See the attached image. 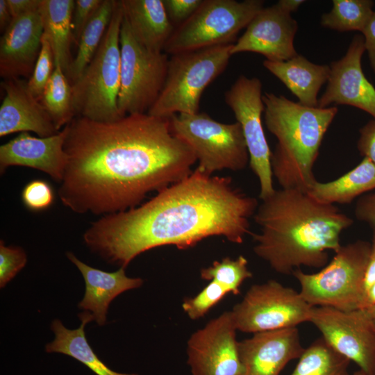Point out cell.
Listing matches in <instances>:
<instances>
[{
    "label": "cell",
    "mask_w": 375,
    "mask_h": 375,
    "mask_svg": "<svg viewBox=\"0 0 375 375\" xmlns=\"http://www.w3.org/2000/svg\"><path fill=\"white\" fill-rule=\"evenodd\" d=\"M67 165L58 189L74 212L102 216L138 206L192 173L197 158L169 118L128 115L110 122L75 117L66 125Z\"/></svg>",
    "instance_id": "obj_1"
},
{
    "label": "cell",
    "mask_w": 375,
    "mask_h": 375,
    "mask_svg": "<svg viewBox=\"0 0 375 375\" xmlns=\"http://www.w3.org/2000/svg\"><path fill=\"white\" fill-rule=\"evenodd\" d=\"M258 207L257 199L235 187L231 178L197 167L146 203L92 222L83 238L92 252L126 269L158 247L188 249L213 236L242 244Z\"/></svg>",
    "instance_id": "obj_2"
},
{
    "label": "cell",
    "mask_w": 375,
    "mask_h": 375,
    "mask_svg": "<svg viewBox=\"0 0 375 375\" xmlns=\"http://www.w3.org/2000/svg\"><path fill=\"white\" fill-rule=\"evenodd\" d=\"M262 201L254 215L260 231L253 235V251L281 274L326 266L328 251L340 249L341 233L353 222L336 206L294 189L276 190Z\"/></svg>",
    "instance_id": "obj_3"
},
{
    "label": "cell",
    "mask_w": 375,
    "mask_h": 375,
    "mask_svg": "<svg viewBox=\"0 0 375 375\" xmlns=\"http://www.w3.org/2000/svg\"><path fill=\"white\" fill-rule=\"evenodd\" d=\"M262 101L266 127L277 139L273 176L283 189L308 192L317 181L313 166L338 108L308 107L272 92H265Z\"/></svg>",
    "instance_id": "obj_4"
},
{
    "label": "cell",
    "mask_w": 375,
    "mask_h": 375,
    "mask_svg": "<svg viewBox=\"0 0 375 375\" xmlns=\"http://www.w3.org/2000/svg\"><path fill=\"white\" fill-rule=\"evenodd\" d=\"M124 17L116 1L111 21L92 59L72 85L75 117L110 122L122 118L117 100L121 84L120 31Z\"/></svg>",
    "instance_id": "obj_5"
},
{
    "label": "cell",
    "mask_w": 375,
    "mask_h": 375,
    "mask_svg": "<svg viewBox=\"0 0 375 375\" xmlns=\"http://www.w3.org/2000/svg\"><path fill=\"white\" fill-rule=\"evenodd\" d=\"M370 251V242L357 240L341 246L331 262L316 273L295 269L292 275L301 297L312 306L344 311L365 308L364 277Z\"/></svg>",
    "instance_id": "obj_6"
},
{
    "label": "cell",
    "mask_w": 375,
    "mask_h": 375,
    "mask_svg": "<svg viewBox=\"0 0 375 375\" xmlns=\"http://www.w3.org/2000/svg\"><path fill=\"white\" fill-rule=\"evenodd\" d=\"M232 45L172 55L169 59L164 87L147 113L169 118L176 114L198 112L203 91L226 68L232 56Z\"/></svg>",
    "instance_id": "obj_7"
},
{
    "label": "cell",
    "mask_w": 375,
    "mask_h": 375,
    "mask_svg": "<svg viewBox=\"0 0 375 375\" xmlns=\"http://www.w3.org/2000/svg\"><path fill=\"white\" fill-rule=\"evenodd\" d=\"M172 133L193 151L197 168L212 175L217 171H240L249 163L240 124L219 122L206 112L176 114L169 117Z\"/></svg>",
    "instance_id": "obj_8"
},
{
    "label": "cell",
    "mask_w": 375,
    "mask_h": 375,
    "mask_svg": "<svg viewBox=\"0 0 375 375\" xmlns=\"http://www.w3.org/2000/svg\"><path fill=\"white\" fill-rule=\"evenodd\" d=\"M261 0H203L195 12L174 28L163 52L170 55L234 44L238 33L263 8Z\"/></svg>",
    "instance_id": "obj_9"
},
{
    "label": "cell",
    "mask_w": 375,
    "mask_h": 375,
    "mask_svg": "<svg viewBox=\"0 0 375 375\" xmlns=\"http://www.w3.org/2000/svg\"><path fill=\"white\" fill-rule=\"evenodd\" d=\"M119 115L147 113L158 99L167 75L169 59L163 51L148 49L133 36L123 17L120 31Z\"/></svg>",
    "instance_id": "obj_10"
},
{
    "label": "cell",
    "mask_w": 375,
    "mask_h": 375,
    "mask_svg": "<svg viewBox=\"0 0 375 375\" xmlns=\"http://www.w3.org/2000/svg\"><path fill=\"white\" fill-rule=\"evenodd\" d=\"M312 307L297 290L269 280L252 285L231 311L238 331L254 334L309 322Z\"/></svg>",
    "instance_id": "obj_11"
},
{
    "label": "cell",
    "mask_w": 375,
    "mask_h": 375,
    "mask_svg": "<svg viewBox=\"0 0 375 375\" xmlns=\"http://www.w3.org/2000/svg\"><path fill=\"white\" fill-rule=\"evenodd\" d=\"M261 81L240 75L226 91L224 100L240 124L249 155V166L260 184L259 198L264 200L275 189L271 166L272 151L262 124L264 103Z\"/></svg>",
    "instance_id": "obj_12"
},
{
    "label": "cell",
    "mask_w": 375,
    "mask_h": 375,
    "mask_svg": "<svg viewBox=\"0 0 375 375\" xmlns=\"http://www.w3.org/2000/svg\"><path fill=\"white\" fill-rule=\"evenodd\" d=\"M309 322L338 353L375 375V325L365 308L344 311L313 306Z\"/></svg>",
    "instance_id": "obj_13"
},
{
    "label": "cell",
    "mask_w": 375,
    "mask_h": 375,
    "mask_svg": "<svg viewBox=\"0 0 375 375\" xmlns=\"http://www.w3.org/2000/svg\"><path fill=\"white\" fill-rule=\"evenodd\" d=\"M237 331L229 310L193 333L187 343L192 375H240Z\"/></svg>",
    "instance_id": "obj_14"
},
{
    "label": "cell",
    "mask_w": 375,
    "mask_h": 375,
    "mask_svg": "<svg viewBox=\"0 0 375 375\" xmlns=\"http://www.w3.org/2000/svg\"><path fill=\"white\" fill-rule=\"evenodd\" d=\"M365 51L363 36L356 35L345 55L331 63L327 86L318 100V108H328L331 104L351 106L375 119V88L362 69Z\"/></svg>",
    "instance_id": "obj_15"
},
{
    "label": "cell",
    "mask_w": 375,
    "mask_h": 375,
    "mask_svg": "<svg viewBox=\"0 0 375 375\" xmlns=\"http://www.w3.org/2000/svg\"><path fill=\"white\" fill-rule=\"evenodd\" d=\"M297 22L276 3L262 8L231 49V55L253 52L269 61H285L298 53L294 40Z\"/></svg>",
    "instance_id": "obj_16"
},
{
    "label": "cell",
    "mask_w": 375,
    "mask_h": 375,
    "mask_svg": "<svg viewBox=\"0 0 375 375\" xmlns=\"http://www.w3.org/2000/svg\"><path fill=\"white\" fill-rule=\"evenodd\" d=\"M240 375H279L285 365L299 358L302 347L297 327L253 334L238 342Z\"/></svg>",
    "instance_id": "obj_17"
},
{
    "label": "cell",
    "mask_w": 375,
    "mask_h": 375,
    "mask_svg": "<svg viewBox=\"0 0 375 375\" xmlns=\"http://www.w3.org/2000/svg\"><path fill=\"white\" fill-rule=\"evenodd\" d=\"M67 133L66 126L57 134L47 138L20 133L0 147L1 174L9 167L23 166L43 172L60 183L67 160L64 151Z\"/></svg>",
    "instance_id": "obj_18"
},
{
    "label": "cell",
    "mask_w": 375,
    "mask_h": 375,
    "mask_svg": "<svg viewBox=\"0 0 375 375\" xmlns=\"http://www.w3.org/2000/svg\"><path fill=\"white\" fill-rule=\"evenodd\" d=\"M1 86L5 97L0 107V137L33 131L40 138H47L59 132L40 101L28 89V81L5 78Z\"/></svg>",
    "instance_id": "obj_19"
},
{
    "label": "cell",
    "mask_w": 375,
    "mask_h": 375,
    "mask_svg": "<svg viewBox=\"0 0 375 375\" xmlns=\"http://www.w3.org/2000/svg\"><path fill=\"white\" fill-rule=\"evenodd\" d=\"M39 10L13 18L0 39V76L31 77L42 44Z\"/></svg>",
    "instance_id": "obj_20"
},
{
    "label": "cell",
    "mask_w": 375,
    "mask_h": 375,
    "mask_svg": "<svg viewBox=\"0 0 375 375\" xmlns=\"http://www.w3.org/2000/svg\"><path fill=\"white\" fill-rule=\"evenodd\" d=\"M66 256L76 266L85 281V295L78 307L90 313L93 321L99 326L106 324L110 303L115 297L127 290L139 288L143 284L141 278L127 276L124 267L108 272L90 267L70 251L67 252Z\"/></svg>",
    "instance_id": "obj_21"
},
{
    "label": "cell",
    "mask_w": 375,
    "mask_h": 375,
    "mask_svg": "<svg viewBox=\"0 0 375 375\" xmlns=\"http://www.w3.org/2000/svg\"><path fill=\"white\" fill-rule=\"evenodd\" d=\"M263 66L297 97L299 103L317 107L318 93L328 81L329 65L313 63L297 54L285 61L265 60Z\"/></svg>",
    "instance_id": "obj_22"
},
{
    "label": "cell",
    "mask_w": 375,
    "mask_h": 375,
    "mask_svg": "<svg viewBox=\"0 0 375 375\" xmlns=\"http://www.w3.org/2000/svg\"><path fill=\"white\" fill-rule=\"evenodd\" d=\"M124 17L135 39L148 49L163 51L174 30L162 0H121Z\"/></svg>",
    "instance_id": "obj_23"
},
{
    "label": "cell",
    "mask_w": 375,
    "mask_h": 375,
    "mask_svg": "<svg viewBox=\"0 0 375 375\" xmlns=\"http://www.w3.org/2000/svg\"><path fill=\"white\" fill-rule=\"evenodd\" d=\"M74 3V0H42L39 8L43 36L51 45L54 65L60 66L67 77L74 59L71 46Z\"/></svg>",
    "instance_id": "obj_24"
},
{
    "label": "cell",
    "mask_w": 375,
    "mask_h": 375,
    "mask_svg": "<svg viewBox=\"0 0 375 375\" xmlns=\"http://www.w3.org/2000/svg\"><path fill=\"white\" fill-rule=\"evenodd\" d=\"M78 315L81 324L76 329L67 328L59 319L52 322L51 329L55 338L46 344L45 351L47 353H59L72 357L97 375H138L115 372L98 358L90 346L85 333L86 324L93 321L92 316L85 311Z\"/></svg>",
    "instance_id": "obj_25"
},
{
    "label": "cell",
    "mask_w": 375,
    "mask_h": 375,
    "mask_svg": "<svg viewBox=\"0 0 375 375\" xmlns=\"http://www.w3.org/2000/svg\"><path fill=\"white\" fill-rule=\"evenodd\" d=\"M375 189V164L367 158L353 169L326 183L315 182L308 194L328 204L351 203L356 197Z\"/></svg>",
    "instance_id": "obj_26"
},
{
    "label": "cell",
    "mask_w": 375,
    "mask_h": 375,
    "mask_svg": "<svg viewBox=\"0 0 375 375\" xmlns=\"http://www.w3.org/2000/svg\"><path fill=\"white\" fill-rule=\"evenodd\" d=\"M115 2V0H103L85 27L77 44L76 55L67 75L71 85L81 76L99 47L111 21Z\"/></svg>",
    "instance_id": "obj_27"
},
{
    "label": "cell",
    "mask_w": 375,
    "mask_h": 375,
    "mask_svg": "<svg viewBox=\"0 0 375 375\" xmlns=\"http://www.w3.org/2000/svg\"><path fill=\"white\" fill-rule=\"evenodd\" d=\"M290 375H350V360L336 351L322 337L304 349Z\"/></svg>",
    "instance_id": "obj_28"
},
{
    "label": "cell",
    "mask_w": 375,
    "mask_h": 375,
    "mask_svg": "<svg viewBox=\"0 0 375 375\" xmlns=\"http://www.w3.org/2000/svg\"><path fill=\"white\" fill-rule=\"evenodd\" d=\"M40 101L58 131L75 117L72 85L60 66H55Z\"/></svg>",
    "instance_id": "obj_29"
},
{
    "label": "cell",
    "mask_w": 375,
    "mask_h": 375,
    "mask_svg": "<svg viewBox=\"0 0 375 375\" xmlns=\"http://www.w3.org/2000/svg\"><path fill=\"white\" fill-rule=\"evenodd\" d=\"M371 0H333L330 12L321 17L323 27L340 32L364 30L373 15Z\"/></svg>",
    "instance_id": "obj_30"
},
{
    "label": "cell",
    "mask_w": 375,
    "mask_h": 375,
    "mask_svg": "<svg viewBox=\"0 0 375 375\" xmlns=\"http://www.w3.org/2000/svg\"><path fill=\"white\" fill-rule=\"evenodd\" d=\"M200 275L203 280L221 284L234 295L240 294L241 285L253 276L248 268V261L242 255L235 259L226 257L214 261L210 266L203 268Z\"/></svg>",
    "instance_id": "obj_31"
},
{
    "label": "cell",
    "mask_w": 375,
    "mask_h": 375,
    "mask_svg": "<svg viewBox=\"0 0 375 375\" xmlns=\"http://www.w3.org/2000/svg\"><path fill=\"white\" fill-rule=\"evenodd\" d=\"M230 294L221 284L210 281L197 294L185 299L182 308L191 319L204 317L208 311Z\"/></svg>",
    "instance_id": "obj_32"
},
{
    "label": "cell",
    "mask_w": 375,
    "mask_h": 375,
    "mask_svg": "<svg viewBox=\"0 0 375 375\" xmlns=\"http://www.w3.org/2000/svg\"><path fill=\"white\" fill-rule=\"evenodd\" d=\"M54 68V59L51 45L42 35L41 49L33 73L28 81V89L39 100Z\"/></svg>",
    "instance_id": "obj_33"
},
{
    "label": "cell",
    "mask_w": 375,
    "mask_h": 375,
    "mask_svg": "<svg viewBox=\"0 0 375 375\" xmlns=\"http://www.w3.org/2000/svg\"><path fill=\"white\" fill-rule=\"evenodd\" d=\"M27 256L19 247L6 246L0 242V288H4L26 265Z\"/></svg>",
    "instance_id": "obj_34"
},
{
    "label": "cell",
    "mask_w": 375,
    "mask_h": 375,
    "mask_svg": "<svg viewBox=\"0 0 375 375\" xmlns=\"http://www.w3.org/2000/svg\"><path fill=\"white\" fill-rule=\"evenodd\" d=\"M22 200L31 210L47 209L53 202L54 192L49 183L35 179L28 183L22 192Z\"/></svg>",
    "instance_id": "obj_35"
},
{
    "label": "cell",
    "mask_w": 375,
    "mask_h": 375,
    "mask_svg": "<svg viewBox=\"0 0 375 375\" xmlns=\"http://www.w3.org/2000/svg\"><path fill=\"white\" fill-rule=\"evenodd\" d=\"M103 0H76L72 14L74 43L78 44L80 37Z\"/></svg>",
    "instance_id": "obj_36"
},
{
    "label": "cell",
    "mask_w": 375,
    "mask_h": 375,
    "mask_svg": "<svg viewBox=\"0 0 375 375\" xmlns=\"http://www.w3.org/2000/svg\"><path fill=\"white\" fill-rule=\"evenodd\" d=\"M162 1L171 22L180 25L195 12L203 0H162Z\"/></svg>",
    "instance_id": "obj_37"
},
{
    "label": "cell",
    "mask_w": 375,
    "mask_h": 375,
    "mask_svg": "<svg viewBox=\"0 0 375 375\" xmlns=\"http://www.w3.org/2000/svg\"><path fill=\"white\" fill-rule=\"evenodd\" d=\"M359 133L357 147L360 155L375 164V119L369 121Z\"/></svg>",
    "instance_id": "obj_38"
},
{
    "label": "cell",
    "mask_w": 375,
    "mask_h": 375,
    "mask_svg": "<svg viewBox=\"0 0 375 375\" xmlns=\"http://www.w3.org/2000/svg\"><path fill=\"white\" fill-rule=\"evenodd\" d=\"M355 215L375 230V192L365 195L357 201Z\"/></svg>",
    "instance_id": "obj_39"
},
{
    "label": "cell",
    "mask_w": 375,
    "mask_h": 375,
    "mask_svg": "<svg viewBox=\"0 0 375 375\" xmlns=\"http://www.w3.org/2000/svg\"><path fill=\"white\" fill-rule=\"evenodd\" d=\"M362 33L365 51H367L371 67L375 74V10Z\"/></svg>",
    "instance_id": "obj_40"
},
{
    "label": "cell",
    "mask_w": 375,
    "mask_h": 375,
    "mask_svg": "<svg viewBox=\"0 0 375 375\" xmlns=\"http://www.w3.org/2000/svg\"><path fill=\"white\" fill-rule=\"evenodd\" d=\"M42 0H7L12 19L38 10Z\"/></svg>",
    "instance_id": "obj_41"
},
{
    "label": "cell",
    "mask_w": 375,
    "mask_h": 375,
    "mask_svg": "<svg viewBox=\"0 0 375 375\" xmlns=\"http://www.w3.org/2000/svg\"><path fill=\"white\" fill-rule=\"evenodd\" d=\"M375 283V233L373 235L371 242L370 255L367 265L364 277V288L365 291Z\"/></svg>",
    "instance_id": "obj_42"
},
{
    "label": "cell",
    "mask_w": 375,
    "mask_h": 375,
    "mask_svg": "<svg viewBox=\"0 0 375 375\" xmlns=\"http://www.w3.org/2000/svg\"><path fill=\"white\" fill-rule=\"evenodd\" d=\"M12 20L7 0H0V29L5 31Z\"/></svg>",
    "instance_id": "obj_43"
},
{
    "label": "cell",
    "mask_w": 375,
    "mask_h": 375,
    "mask_svg": "<svg viewBox=\"0 0 375 375\" xmlns=\"http://www.w3.org/2000/svg\"><path fill=\"white\" fill-rule=\"evenodd\" d=\"M304 2L303 0H280L276 3L283 10L291 14V12L297 11Z\"/></svg>",
    "instance_id": "obj_44"
},
{
    "label": "cell",
    "mask_w": 375,
    "mask_h": 375,
    "mask_svg": "<svg viewBox=\"0 0 375 375\" xmlns=\"http://www.w3.org/2000/svg\"><path fill=\"white\" fill-rule=\"evenodd\" d=\"M374 306H375V283L366 291L365 308Z\"/></svg>",
    "instance_id": "obj_45"
},
{
    "label": "cell",
    "mask_w": 375,
    "mask_h": 375,
    "mask_svg": "<svg viewBox=\"0 0 375 375\" xmlns=\"http://www.w3.org/2000/svg\"><path fill=\"white\" fill-rule=\"evenodd\" d=\"M375 325V306L365 308Z\"/></svg>",
    "instance_id": "obj_46"
},
{
    "label": "cell",
    "mask_w": 375,
    "mask_h": 375,
    "mask_svg": "<svg viewBox=\"0 0 375 375\" xmlns=\"http://www.w3.org/2000/svg\"><path fill=\"white\" fill-rule=\"evenodd\" d=\"M353 375H366L362 370H358L353 374Z\"/></svg>",
    "instance_id": "obj_47"
}]
</instances>
